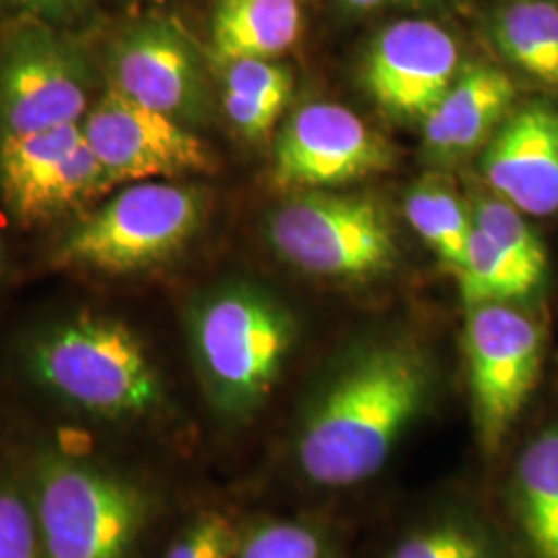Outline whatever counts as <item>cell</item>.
<instances>
[{"label":"cell","instance_id":"obj_1","mask_svg":"<svg viewBox=\"0 0 558 558\" xmlns=\"http://www.w3.org/2000/svg\"><path fill=\"white\" fill-rule=\"evenodd\" d=\"M435 362L408 336L350 348L304 401L288 439L294 476L341 493L377 478L435 396Z\"/></svg>","mask_w":558,"mask_h":558},{"label":"cell","instance_id":"obj_2","mask_svg":"<svg viewBox=\"0 0 558 558\" xmlns=\"http://www.w3.org/2000/svg\"><path fill=\"white\" fill-rule=\"evenodd\" d=\"M25 482L44 558H137L160 511L143 476L71 449L40 451Z\"/></svg>","mask_w":558,"mask_h":558},{"label":"cell","instance_id":"obj_3","mask_svg":"<svg viewBox=\"0 0 558 558\" xmlns=\"http://www.w3.org/2000/svg\"><path fill=\"white\" fill-rule=\"evenodd\" d=\"M193 359L216 416L240 426L274 393L299 338L290 308L269 292L234 283L209 292L189 319Z\"/></svg>","mask_w":558,"mask_h":558},{"label":"cell","instance_id":"obj_4","mask_svg":"<svg viewBox=\"0 0 558 558\" xmlns=\"http://www.w3.org/2000/svg\"><path fill=\"white\" fill-rule=\"evenodd\" d=\"M27 366L52 398L87 418L140 422L163 401L145 343L112 317L77 315L50 325L29 343Z\"/></svg>","mask_w":558,"mask_h":558},{"label":"cell","instance_id":"obj_5","mask_svg":"<svg viewBox=\"0 0 558 558\" xmlns=\"http://www.w3.org/2000/svg\"><path fill=\"white\" fill-rule=\"evenodd\" d=\"M267 230L279 255L308 276L371 281L398 263L393 220L368 195L300 191L269 216Z\"/></svg>","mask_w":558,"mask_h":558},{"label":"cell","instance_id":"obj_6","mask_svg":"<svg viewBox=\"0 0 558 558\" xmlns=\"http://www.w3.org/2000/svg\"><path fill=\"white\" fill-rule=\"evenodd\" d=\"M201 218L195 189L168 180L131 182L66 236L57 260L108 276L141 271L180 251Z\"/></svg>","mask_w":558,"mask_h":558},{"label":"cell","instance_id":"obj_7","mask_svg":"<svg viewBox=\"0 0 558 558\" xmlns=\"http://www.w3.org/2000/svg\"><path fill=\"white\" fill-rule=\"evenodd\" d=\"M463 348L474 433L482 451L497 453L538 385L544 333L511 302H490L468 308Z\"/></svg>","mask_w":558,"mask_h":558},{"label":"cell","instance_id":"obj_8","mask_svg":"<svg viewBox=\"0 0 558 558\" xmlns=\"http://www.w3.org/2000/svg\"><path fill=\"white\" fill-rule=\"evenodd\" d=\"M0 184L23 221L69 214L117 186L85 141L81 122L2 137Z\"/></svg>","mask_w":558,"mask_h":558},{"label":"cell","instance_id":"obj_9","mask_svg":"<svg viewBox=\"0 0 558 558\" xmlns=\"http://www.w3.org/2000/svg\"><path fill=\"white\" fill-rule=\"evenodd\" d=\"M393 149L350 108L313 101L288 120L274 156V182L288 191H320L391 168Z\"/></svg>","mask_w":558,"mask_h":558},{"label":"cell","instance_id":"obj_10","mask_svg":"<svg viewBox=\"0 0 558 558\" xmlns=\"http://www.w3.org/2000/svg\"><path fill=\"white\" fill-rule=\"evenodd\" d=\"M80 57L41 27L13 34L0 52L2 137L80 124L89 112Z\"/></svg>","mask_w":558,"mask_h":558},{"label":"cell","instance_id":"obj_11","mask_svg":"<svg viewBox=\"0 0 558 558\" xmlns=\"http://www.w3.org/2000/svg\"><path fill=\"white\" fill-rule=\"evenodd\" d=\"M85 141L114 184L207 172L214 156L180 120L110 89L81 122Z\"/></svg>","mask_w":558,"mask_h":558},{"label":"cell","instance_id":"obj_12","mask_svg":"<svg viewBox=\"0 0 558 558\" xmlns=\"http://www.w3.org/2000/svg\"><path fill=\"white\" fill-rule=\"evenodd\" d=\"M362 75L380 110L424 120L459 75L458 44L435 21L401 20L375 38Z\"/></svg>","mask_w":558,"mask_h":558},{"label":"cell","instance_id":"obj_13","mask_svg":"<svg viewBox=\"0 0 558 558\" xmlns=\"http://www.w3.org/2000/svg\"><path fill=\"white\" fill-rule=\"evenodd\" d=\"M112 89L172 119H197L205 110V81L189 40L168 21H143L114 44Z\"/></svg>","mask_w":558,"mask_h":558},{"label":"cell","instance_id":"obj_14","mask_svg":"<svg viewBox=\"0 0 558 558\" xmlns=\"http://www.w3.org/2000/svg\"><path fill=\"white\" fill-rule=\"evenodd\" d=\"M484 179L525 216L558 211V110L534 101L502 122L482 160Z\"/></svg>","mask_w":558,"mask_h":558},{"label":"cell","instance_id":"obj_15","mask_svg":"<svg viewBox=\"0 0 558 558\" xmlns=\"http://www.w3.org/2000/svg\"><path fill=\"white\" fill-rule=\"evenodd\" d=\"M515 83L488 64L459 71L453 85L422 120L426 149L453 160L474 151L505 117L515 98Z\"/></svg>","mask_w":558,"mask_h":558},{"label":"cell","instance_id":"obj_16","mask_svg":"<svg viewBox=\"0 0 558 558\" xmlns=\"http://www.w3.org/2000/svg\"><path fill=\"white\" fill-rule=\"evenodd\" d=\"M509 497L532 558H558V426L525 442L511 472Z\"/></svg>","mask_w":558,"mask_h":558},{"label":"cell","instance_id":"obj_17","mask_svg":"<svg viewBox=\"0 0 558 558\" xmlns=\"http://www.w3.org/2000/svg\"><path fill=\"white\" fill-rule=\"evenodd\" d=\"M300 29L299 0H218L211 17V50L221 64L274 60L296 44Z\"/></svg>","mask_w":558,"mask_h":558},{"label":"cell","instance_id":"obj_18","mask_svg":"<svg viewBox=\"0 0 558 558\" xmlns=\"http://www.w3.org/2000/svg\"><path fill=\"white\" fill-rule=\"evenodd\" d=\"M223 75V110L248 140H263L292 98V73L274 60H234Z\"/></svg>","mask_w":558,"mask_h":558},{"label":"cell","instance_id":"obj_19","mask_svg":"<svg viewBox=\"0 0 558 558\" xmlns=\"http://www.w3.org/2000/svg\"><path fill=\"white\" fill-rule=\"evenodd\" d=\"M387 558L509 557L486 519L468 507L451 505L405 530Z\"/></svg>","mask_w":558,"mask_h":558},{"label":"cell","instance_id":"obj_20","mask_svg":"<svg viewBox=\"0 0 558 558\" xmlns=\"http://www.w3.org/2000/svg\"><path fill=\"white\" fill-rule=\"evenodd\" d=\"M495 41L525 75L558 89V4L511 0L495 20Z\"/></svg>","mask_w":558,"mask_h":558},{"label":"cell","instance_id":"obj_21","mask_svg":"<svg viewBox=\"0 0 558 558\" xmlns=\"http://www.w3.org/2000/svg\"><path fill=\"white\" fill-rule=\"evenodd\" d=\"M403 209L420 239L458 276L474 223L472 211L463 207L456 191L437 180L420 182L408 193Z\"/></svg>","mask_w":558,"mask_h":558},{"label":"cell","instance_id":"obj_22","mask_svg":"<svg viewBox=\"0 0 558 558\" xmlns=\"http://www.w3.org/2000/svg\"><path fill=\"white\" fill-rule=\"evenodd\" d=\"M470 211L474 226L495 242L530 294H534L544 281L548 260L542 240L523 218L525 214L500 197H480Z\"/></svg>","mask_w":558,"mask_h":558},{"label":"cell","instance_id":"obj_23","mask_svg":"<svg viewBox=\"0 0 558 558\" xmlns=\"http://www.w3.org/2000/svg\"><path fill=\"white\" fill-rule=\"evenodd\" d=\"M234 558H339V550L315 519L263 518L240 530Z\"/></svg>","mask_w":558,"mask_h":558},{"label":"cell","instance_id":"obj_24","mask_svg":"<svg viewBox=\"0 0 558 558\" xmlns=\"http://www.w3.org/2000/svg\"><path fill=\"white\" fill-rule=\"evenodd\" d=\"M474 223V221H472ZM459 290L465 308L490 302H518L530 299V290L518 271L500 255L495 242L478 226H472L465 263L458 274Z\"/></svg>","mask_w":558,"mask_h":558},{"label":"cell","instance_id":"obj_25","mask_svg":"<svg viewBox=\"0 0 558 558\" xmlns=\"http://www.w3.org/2000/svg\"><path fill=\"white\" fill-rule=\"evenodd\" d=\"M0 558H44L25 480H0Z\"/></svg>","mask_w":558,"mask_h":558},{"label":"cell","instance_id":"obj_26","mask_svg":"<svg viewBox=\"0 0 558 558\" xmlns=\"http://www.w3.org/2000/svg\"><path fill=\"white\" fill-rule=\"evenodd\" d=\"M240 530L221 511H203L191 519L163 558H234Z\"/></svg>","mask_w":558,"mask_h":558},{"label":"cell","instance_id":"obj_27","mask_svg":"<svg viewBox=\"0 0 558 558\" xmlns=\"http://www.w3.org/2000/svg\"><path fill=\"white\" fill-rule=\"evenodd\" d=\"M343 2L356 9H377L387 4H403V2H420V0H343Z\"/></svg>","mask_w":558,"mask_h":558},{"label":"cell","instance_id":"obj_28","mask_svg":"<svg viewBox=\"0 0 558 558\" xmlns=\"http://www.w3.org/2000/svg\"><path fill=\"white\" fill-rule=\"evenodd\" d=\"M13 2L21 4V7H27L32 11H48V9L64 4L66 0H13Z\"/></svg>","mask_w":558,"mask_h":558}]
</instances>
